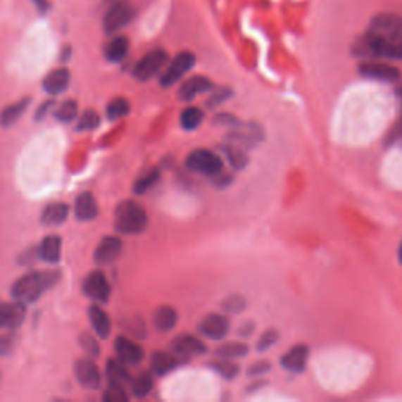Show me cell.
Listing matches in <instances>:
<instances>
[{
    "label": "cell",
    "mask_w": 402,
    "mask_h": 402,
    "mask_svg": "<svg viewBox=\"0 0 402 402\" xmlns=\"http://www.w3.org/2000/svg\"><path fill=\"white\" fill-rule=\"evenodd\" d=\"M101 117L96 111L93 108H88V111L79 113V117L76 120V126H74V131L77 132H87V131H94L99 126Z\"/></svg>",
    "instance_id": "obj_37"
},
{
    "label": "cell",
    "mask_w": 402,
    "mask_h": 402,
    "mask_svg": "<svg viewBox=\"0 0 402 402\" xmlns=\"http://www.w3.org/2000/svg\"><path fill=\"white\" fill-rule=\"evenodd\" d=\"M204 120V113L199 107H187L181 112L180 123L184 131H195Z\"/></svg>",
    "instance_id": "obj_36"
},
{
    "label": "cell",
    "mask_w": 402,
    "mask_h": 402,
    "mask_svg": "<svg viewBox=\"0 0 402 402\" xmlns=\"http://www.w3.org/2000/svg\"><path fill=\"white\" fill-rule=\"evenodd\" d=\"M196 63V57L194 52L182 51L180 54L168 60L167 66L163 68V71L159 76V84L162 88H170L178 84V82L186 76V74L192 70Z\"/></svg>",
    "instance_id": "obj_5"
},
{
    "label": "cell",
    "mask_w": 402,
    "mask_h": 402,
    "mask_svg": "<svg viewBox=\"0 0 402 402\" xmlns=\"http://www.w3.org/2000/svg\"><path fill=\"white\" fill-rule=\"evenodd\" d=\"M131 393L135 398H146L154 387V377L151 371H142L139 376L131 379Z\"/></svg>",
    "instance_id": "obj_31"
},
{
    "label": "cell",
    "mask_w": 402,
    "mask_h": 402,
    "mask_svg": "<svg viewBox=\"0 0 402 402\" xmlns=\"http://www.w3.org/2000/svg\"><path fill=\"white\" fill-rule=\"evenodd\" d=\"M353 56L368 60L402 61V38L368 30L353 44Z\"/></svg>",
    "instance_id": "obj_1"
},
{
    "label": "cell",
    "mask_w": 402,
    "mask_h": 402,
    "mask_svg": "<svg viewBox=\"0 0 402 402\" xmlns=\"http://www.w3.org/2000/svg\"><path fill=\"white\" fill-rule=\"evenodd\" d=\"M213 88H214L213 80H209L204 76H192L186 82H182V85L178 92V98L182 102H190L203 93L213 92Z\"/></svg>",
    "instance_id": "obj_21"
},
{
    "label": "cell",
    "mask_w": 402,
    "mask_h": 402,
    "mask_svg": "<svg viewBox=\"0 0 402 402\" xmlns=\"http://www.w3.org/2000/svg\"><path fill=\"white\" fill-rule=\"evenodd\" d=\"M32 99L30 98H23L19 99L18 102H13V104L6 106L2 112H0V126L2 127H11L13 125L23 118V115L27 112L29 108Z\"/></svg>",
    "instance_id": "obj_27"
},
{
    "label": "cell",
    "mask_w": 402,
    "mask_h": 402,
    "mask_svg": "<svg viewBox=\"0 0 402 402\" xmlns=\"http://www.w3.org/2000/svg\"><path fill=\"white\" fill-rule=\"evenodd\" d=\"M208 366L211 368V370L219 374V376H222L223 379H227V380H234L237 377V374L241 372L239 365H236V363L231 362V360H227V358L215 360V362H211Z\"/></svg>",
    "instance_id": "obj_38"
},
{
    "label": "cell",
    "mask_w": 402,
    "mask_h": 402,
    "mask_svg": "<svg viewBox=\"0 0 402 402\" xmlns=\"http://www.w3.org/2000/svg\"><path fill=\"white\" fill-rule=\"evenodd\" d=\"M38 260L47 264H57L61 260V237L57 234L46 236L37 247Z\"/></svg>",
    "instance_id": "obj_23"
},
{
    "label": "cell",
    "mask_w": 402,
    "mask_h": 402,
    "mask_svg": "<svg viewBox=\"0 0 402 402\" xmlns=\"http://www.w3.org/2000/svg\"><path fill=\"white\" fill-rule=\"evenodd\" d=\"M233 90H230L228 87H222V88H213V93L206 101V107L208 108H215L222 104H225L230 98H233Z\"/></svg>",
    "instance_id": "obj_40"
},
{
    "label": "cell",
    "mask_w": 402,
    "mask_h": 402,
    "mask_svg": "<svg viewBox=\"0 0 402 402\" xmlns=\"http://www.w3.org/2000/svg\"><path fill=\"white\" fill-rule=\"evenodd\" d=\"M186 167L190 172L215 178L223 172V161L219 154L211 149H194L186 158Z\"/></svg>",
    "instance_id": "obj_6"
},
{
    "label": "cell",
    "mask_w": 402,
    "mask_h": 402,
    "mask_svg": "<svg viewBox=\"0 0 402 402\" xmlns=\"http://www.w3.org/2000/svg\"><path fill=\"white\" fill-rule=\"evenodd\" d=\"M61 278L60 270H32L11 284V297L24 303H33L52 289Z\"/></svg>",
    "instance_id": "obj_2"
},
{
    "label": "cell",
    "mask_w": 402,
    "mask_h": 402,
    "mask_svg": "<svg viewBox=\"0 0 402 402\" xmlns=\"http://www.w3.org/2000/svg\"><path fill=\"white\" fill-rule=\"evenodd\" d=\"M387 143H388V145H396V143H399V145H402V115H401L399 121L396 123V125H394L393 131H391L390 134H388Z\"/></svg>",
    "instance_id": "obj_47"
},
{
    "label": "cell",
    "mask_w": 402,
    "mask_h": 402,
    "mask_svg": "<svg viewBox=\"0 0 402 402\" xmlns=\"http://www.w3.org/2000/svg\"><path fill=\"white\" fill-rule=\"evenodd\" d=\"M270 370H272V365L269 362H265V360H261V362L251 363L247 370V374L250 377H261V376H264L265 372H269Z\"/></svg>",
    "instance_id": "obj_44"
},
{
    "label": "cell",
    "mask_w": 402,
    "mask_h": 402,
    "mask_svg": "<svg viewBox=\"0 0 402 402\" xmlns=\"http://www.w3.org/2000/svg\"><path fill=\"white\" fill-rule=\"evenodd\" d=\"M245 301L241 296H230L223 301L222 308L225 313H230V315H239L245 310Z\"/></svg>",
    "instance_id": "obj_42"
},
{
    "label": "cell",
    "mask_w": 402,
    "mask_h": 402,
    "mask_svg": "<svg viewBox=\"0 0 402 402\" xmlns=\"http://www.w3.org/2000/svg\"><path fill=\"white\" fill-rule=\"evenodd\" d=\"M129 38L125 35H115L112 39H108L104 46V57L111 63H121L129 54Z\"/></svg>",
    "instance_id": "obj_26"
},
{
    "label": "cell",
    "mask_w": 402,
    "mask_h": 402,
    "mask_svg": "<svg viewBox=\"0 0 402 402\" xmlns=\"http://www.w3.org/2000/svg\"><path fill=\"white\" fill-rule=\"evenodd\" d=\"M398 96H399V99L402 102V88H399V90H398Z\"/></svg>",
    "instance_id": "obj_52"
},
{
    "label": "cell",
    "mask_w": 402,
    "mask_h": 402,
    "mask_svg": "<svg viewBox=\"0 0 402 402\" xmlns=\"http://www.w3.org/2000/svg\"><path fill=\"white\" fill-rule=\"evenodd\" d=\"M79 344L90 358L99 357V353H101L99 343H98V339H94L93 335H90V333H82V335L79 337Z\"/></svg>",
    "instance_id": "obj_41"
},
{
    "label": "cell",
    "mask_w": 402,
    "mask_h": 402,
    "mask_svg": "<svg viewBox=\"0 0 402 402\" xmlns=\"http://www.w3.org/2000/svg\"><path fill=\"white\" fill-rule=\"evenodd\" d=\"M370 30L402 38V16L393 15V13H380L371 19Z\"/></svg>",
    "instance_id": "obj_18"
},
{
    "label": "cell",
    "mask_w": 402,
    "mask_h": 402,
    "mask_svg": "<svg viewBox=\"0 0 402 402\" xmlns=\"http://www.w3.org/2000/svg\"><path fill=\"white\" fill-rule=\"evenodd\" d=\"M278 338H280V335H278V332L275 329H269V330H265L263 335L260 337V339H258V343H256V349L260 351V352H264V351H268L270 349L272 346H275L277 341H278Z\"/></svg>",
    "instance_id": "obj_43"
},
{
    "label": "cell",
    "mask_w": 402,
    "mask_h": 402,
    "mask_svg": "<svg viewBox=\"0 0 402 402\" xmlns=\"http://www.w3.org/2000/svg\"><path fill=\"white\" fill-rule=\"evenodd\" d=\"M115 352H117V358L126 366H137L145 358L143 347L127 337H118L115 339Z\"/></svg>",
    "instance_id": "obj_14"
},
{
    "label": "cell",
    "mask_w": 402,
    "mask_h": 402,
    "mask_svg": "<svg viewBox=\"0 0 402 402\" xmlns=\"http://www.w3.org/2000/svg\"><path fill=\"white\" fill-rule=\"evenodd\" d=\"M131 112V102L126 98H115L106 107V115L108 121H118L125 118Z\"/></svg>",
    "instance_id": "obj_35"
},
{
    "label": "cell",
    "mask_w": 402,
    "mask_h": 402,
    "mask_svg": "<svg viewBox=\"0 0 402 402\" xmlns=\"http://www.w3.org/2000/svg\"><path fill=\"white\" fill-rule=\"evenodd\" d=\"M249 353V346L245 343H225L220 347H217L215 356L219 358H227V360H236V358H242L247 357Z\"/></svg>",
    "instance_id": "obj_34"
},
{
    "label": "cell",
    "mask_w": 402,
    "mask_h": 402,
    "mask_svg": "<svg viewBox=\"0 0 402 402\" xmlns=\"http://www.w3.org/2000/svg\"><path fill=\"white\" fill-rule=\"evenodd\" d=\"M82 291L88 299L98 303H107L112 294L111 283H108L104 272L101 270H93L84 278Z\"/></svg>",
    "instance_id": "obj_10"
},
{
    "label": "cell",
    "mask_w": 402,
    "mask_h": 402,
    "mask_svg": "<svg viewBox=\"0 0 402 402\" xmlns=\"http://www.w3.org/2000/svg\"><path fill=\"white\" fill-rule=\"evenodd\" d=\"M102 401L106 402H127L129 394L126 391L125 385L108 384V387L102 393Z\"/></svg>",
    "instance_id": "obj_39"
},
{
    "label": "cell",
    "mask_w": 402,
    "mask_h": 402,
    "mask_svg": "<svg viewBox=\"0 0 402 402\" xmlns=\"http://www.w3.org/2000/svg\"><path fill=\"white\" fill-rule=\"evenodd\" d=\"M88 318H90L92 327H93L94 333L98 335V338L107 339L108 337H111L112 321L107 313L101 308V305L93 303L90 308H88Z\"/></svg>",
    "instance_id": "obj_24"
},
{
    "label": "cell",
    "mask_w": 402,
    "mask_h": 402,
    "mask_svg": "<svg viewBox=\"0 0 402 402\" xmlns=\"http://www.w3.org/2000/svg\"><path fill=\"white\" fill-rule=\"evenodd\" d=\"M74 376H76L77 382L85 388V390L90 391H96L99 390L101 387V371L99 368L96 366V363L93 362V358L90 357H84V358H77L74 362Z\"/></svg>",
    "instance_id": "obj_11"
},
{
    "label": "cell",
    "mask_w": 402,
    "mask_h": 402,
    "mask_svg": "<svg viewBox=\"0 0 402 402\" xmlns=\"http://www.w3.org/2000/svg\"><path fill=\"white\" fill-rule=\"evenodd\" d=\"M170 347H172L173 353L186 360L190 357L204 356L208 352V346L200 338L190 335V333H182V335L176 337Z\"/></svg>",
    "instance_id": "obj_12"
},
{
    "label": "cell",
    "mask_w": 402,
    "mask_h": 402,
    "mask_svg": "<svg viewBox=\"0 0 402 402\" xmlns=\"http://www.w3.org/2000/svg\"><path fill=\"white\" fill-rule=\"evenodd\" d=\"M199 332L204 338L213 339V341H220L230 332V319L225 315H208L203 318V321L199 325Z\"/></svg>",
    "instance_id": "obj_15"
},
{
    "label": "cell",
    "mask_w": 402,
    "mask_h": 402,
    "mask_svg": "<svg viewBox=\"0 0 402 402\" xmlns=\"http://www.w3.org/2000/svg\"><path fill=\"white\" fill-rule=\"evenodd\" d=\"M255 330V325L253 322H244L241 327H239V330H237V333H239V337H245V338H249L251 333H253Z\"/></svg>",
    "instance_id": "obj_49"
},
{
    "label": "cell",
    "mask_w": 402,
    "mask_h": 402,
    "mask_svg": "<svg viewBox=\"0 0 402 402\" xmlns=\"http://www.w3.org/2000/svg\"><path fill=\"white\" fill-rule=\"evenodd\" d=\"M123 253V241L117 236L102 237L93 253V261L98 265L113 264Z\"/></svg>",
    "instance_id": "obj_13"
},
{
    "label": "cell",
    "mask_w": 402,
    "mask_h": 402,
    "mask_svg": "<svg viewBox=\"0 0 402 402\" xmlns=\"http://www.w3.org/2000/svg\"><path fill=\"white\" fill-rule=\"evenodd\" d=\"M27 315V306L24 302H0V329H18L24 322Z\"/></svg>",
    "instance_id": "obj_16"
},
{
    "label": "cell",
    "mask_w": 402,
    "mask_h": 402,
    "mask_svg": "<svg viewBox=\"0 0 402 402\" xmlns=\"http://www.w3.org/2000/svg\"><path fill=\"white\" fill-rule=\"evenodd\" d=\"M161 180V170L158 167L149 168L146 173H143L140 178L135 180L134 182V194L137 195H145L146 192H149L156 184L159 182Z\"/></svg>",
    "instance_id": "obj_33"
},
{
    "label": "cell",
    "mask_w": 402,
    "mask_h": 402,
    "mask_svg": "<svg viewBox=\"0 0 402 402\" xmlns=\"http://www.w3.org/2000/svg\"><path fill=\"white\" fill-rule=\"evenodd\" d=\"M33 5H35V8L41 16H46L52 10L51 0H33Z\"/></svg>",
    "instance_id": "obj_48"
},
{
    "label": "cell",
    "mask_w": 402,
    "mask_h": 402,
    "mask_svg": "<svg viewBox=\"0 0 402 402\" xmlns=\"http://www.w3.org/2000/svg\"><path fill=\"white\" fill-rule=\"evenodd\" d=\"M358 74L365 79L385 82V84H398L402 80V73L399 68L376 60H366L363 63H360Z\"/></svg>",
    "instance_id": "obj_8"
},
{
    "label": "cell",
    "mask_w": 402,
    "mask_h": 402,
    "mask_svg": "<svg viewBox=\"0 0 402 402\" xmlns=\"http://www.w3.org/2000/svg\"><path fill=\"white\" fill-rule=\"evenodd\" d=\"M71 82V73L68 68L61 66L57 68V70L51 71L49 74H46V77L43 79V90L49 94V96H60L63 94L68 87H70Z\"/></svg>",
    "instance_id": "obj_17"
},
{
    "label": "cell",
    "mask_w": 402,
    "mask_h": 402,
    "mask_svg": "<svg viewBox=\"0 0 402 402\" xmlns=\"http://www.w3.org/2000/svg\"><path fill=\"white\" fill-rule=\"evenodd\" d=\"M310 358V349L305 344H296L284 353L280 360L283 370L289 372H302L306 368V362Z\"/></svg>",
    "instance_id": "obj_19"
},
{
    "label": "cell",
    "mask_w": 402,
    "mask_h": 402,
    "mask_svg": "<svg viewBox=\"0 0 402 402\" xmlns=\"http://www.w3.org/2000/svg\"><path fill=\"white\" fill-rule=\"evenodd\" d=\"M148 227V214L140 203L132 200L121 201L115 209V230L120 234H140Z\"/></svg>",
    "instance_id": "obj_3"
},
{
    "label": "cell",
    "mask_w": 402,
    "mask_h": 402,
    "mask_svg": "<svg viewBox=\"0 0 402 402\" xmlns=\"http://www.w3.org/2000/svg\"><path fill=\"white\" fill-rule=\"evenodd\" d=\"M153 322H154L156 330L167 333L170 330H173L176 327V322H178V313H176L173 306L162 305L154 311Z\"/></svg>",
    "instance_id": "obj_28"
},
{
    "label": "cell",
    "mask_w": 402,
    "mask_h": 402,
    "mask_svg": "<svg viewBox=\"0 0 402 402\" xmlns=\"http://www.w3.org/2000/svg\"><path fill=\"white\" fill-rule=\"evenodd\" d=\"M168 54L163 49H153L145 54L137 63H135L132 70V76L139 82H148L153 77L159 76L163 71V68L168 63Z\"/></svg>",
    "instance_id": "obj_7"
},
{
    "label": "cell",
    "mask_w": 402,
    "mask_h": 402,
    "mask_svg": "<svg viewBox=\"0 0 402 402\" xmlns=\"http://www.w3.org/2000/svg\"><path fill=\"white\" fill-rule=\"evenodd\" d=\"M135 16H137V10L129 0H115L102 19V29H104L106 35H115L131 24Z\"/></svg>",
    "instance_id": "obj_4"
},
{
    "label": "cell",
    "mask_w": 402,
    "mask_h": 402,
    "mask_svg": "<svg viewBox=\"0 0 402 402\" xmlns=\"http://www.w3.org/2000/svg\"><path fill=\"white\" fill-rule=\"evenodd\" d=\"M220 149L225 158H227V161L230 162V165L234 170H244L245 167H247V163H249L247 149L241 148L239 145H234V143H231V142L223 143Z\"/></svg>",
    "instance_id": "obj_29"
},
{
    "label": "cell",
    "mask_w": 402,
    "mask_h": 402,
    "mask_svg": "<svg viewBox=\"0 0 402 402\" xmlns=\"http://www.w3.org/2000/svg\"><path fill=\"white\" fill-rule=\"evenodd\" d=\"M56 101L54 99H47L44 101L43 104H39L38 108L35 111V117H33V120L35 121H43L47 115L51 113V111H54V107H56Z\"/></svg>",
    "instance_id": "obj_45"
},
{
    "label": "cell",
    "mask_w": 402,
    "mask_h": 402,
    "mask_svg": "<svg viewBox=\"0 0 402 402\" xmlns=\"http://www.w3.org/2000/svg\"><path fill=\"white\" fill-rule=\"evenodd\" d=\"M398 258H399V263L402 264V242L399 245V250H398Z\"/></svg>",
    "instance_id": "obj_51"
},
{
    "label": "cell",
    "mask_w": 402,
    "mask_h": 402,
    "mask_svg": "<svg viewBox=\"0 0 402 402\" xmlns=\"http://www.w3.org/2000/svg\"><path fill=\"white\" fill-rule=\"evenodd\" d=\"M184 362H186V358L176 356L173 352L158 351L154 352L151 357V372L154 376L163 377L172 371H175L176 368H180Z\"/></svg>",
    "instance_id": "obj_20"
},
{
    "label": "cell",
    "mask_w": 402,
    "mask_h": 402,
    "mask_svg": "<svg viewBox=\"0 0 402 402\" xmlns=\"http://www.w3.org/2000/svg\"><path fill=\"white\" fill-rule=\"evenodd\" d=\"M98 201L90 192H82L74 200V215L80 222H92L98 217Z\"/></svg>",
    "instance_id": "obj_22"
},
{
    "label": "cell",
    "mask_w": 402,
    "mask_h": 402,
    "mask_svg": "<svg viewBox=\"0 0 402 402\" xmlns=\"http://www.w3.org/2000/svg\"><path fill=\"white\" fill-rule=\"evenodd\" d=\"M264 139V131L260 125L256 123H237L227 135V140L234 143V145H239L244 149H251L260 145Z\"/></svg>",
    "instance_id": "obj_9"
},
{
    "label": "cell",
    "mask_w": 402,
    "mask_h": 402,
    "mask_svg": "<svg viewBox=\"0 0 402 402\" xmlns=\"http://www.w3.org/2000/svg\"><path fill=\"white\" fill-rule=\"evenodd\" d=\"M52 115L60 123H73L79 117V104L74 99H66L54 107Z\"/></svg>",
    "instance_id": "obj_32"
},
{
    "label": "cell",
    "mask_w": 402,
    "mask_h": 402,
    "mask_svg": "<svg viewBox=\"0 0 402 402\" xmlns=\"http://www.w3.org/2000/svg\"><path fill=\"white\" fill-rule=\"evenodd\" d=\"M237 123H239V120L233 117L231 113H217L214 117V125H219V126H227V127L233 129Z\"/></svg>",
    "instance_id": "obj_46"
},
{
    "label": "cell",
    "mask_w": 402,
    "mask_h": 402,
    "mask_svg": "<svg viewBox=\"0 0 402 402\" xmlns=\"http://www.w3.org/2000/svg\"><path fill=\"white\" fill-rule=\"evenodd\" d=\"M106 377L108 384L117 385H126V382H131V374L127 372V368L125 363H121L118 358L107 360L106 365Z\"/></svg>",
    "instance_id": "obj_30"
},
{
    "label": "cell",
    "mask_w": 402,
    "mask_h": 402,
    "mask_svg": "<svg viewBox=\"0 0 402 402\" xmlns=\"http://www.w3.org/2000/svg\"><path fill=\"white\" fill-rule=\"evenodd\" d=\"M70 217V206L63 201H56L47 204L41 213V223L46 227H58V225L65 223Z\"/></svg>",
    "instance_id": "obj_25"
},
{
    "label": "cell",
    "mask_w": 402,
    "mask_h": 402,
    "mask_svg": "<svg viewBox=\"0 0 402 402\" xmlns=\"http://www.w3.org/2000/svg\"><path fill=\"white\" fill-rule=\"evenodd\" d=\"M71 54H73L71 46H63V47H61V52H60V61H61V63H66V61H70Z\"/></svg>",
    "instance_id": "obj_50"
}]
</instances>
